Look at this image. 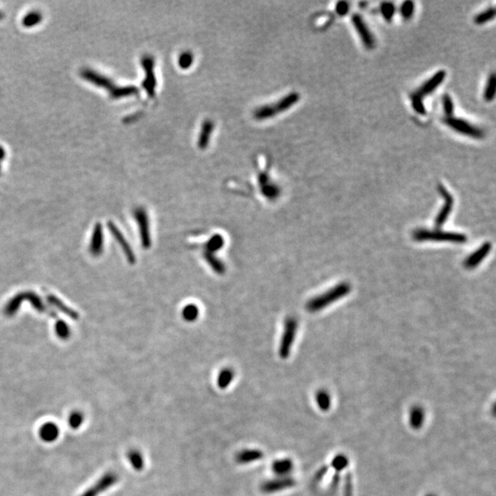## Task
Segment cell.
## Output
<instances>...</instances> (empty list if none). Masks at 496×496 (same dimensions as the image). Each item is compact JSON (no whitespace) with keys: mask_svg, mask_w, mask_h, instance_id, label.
Returning <instances> with one entry per match:
<instances>
[{"mask_svg":"<svg viewBox=\"0 0 496 496\" xmlns=\"http://www.w3.org/2000/svg\"><path fill=\"white\" fill-rule=\"evenodd\" d=\"M349 10V6L346 2H339L337 5V12H338L340 16H344L345 14L348 12Z\"/></svg>","mask_w":496,"mask_h":496,"instance_id":"cell-42","label":"cell"},{"mask_svg":"<svg viewBox=\"0 0 496 496\" xmlns=\"http://www.w3.org/2000/svg\"><path fill=\"white\" fill-rule=\"evenodd\" d=\"M203 256H204V258H205L207 263L212 267L213 271L217 273L218 275H224L225 274V271H226V267H225V264L219 258H216L214 256V254L205 251L204 252V254H203Z\"/></svg>","mask_w":496,"mask_h":496,"instance_id":"cell-22","label":"cell"},{"mask_svg":"<svg viewBox=\"0 0 496 496\" xmlns=\"http://www.w3.org/2000/svg\"><path fill=\"white\" fill-rule=\"evenodd\" d=\"M401 14L403 16V18L405 19V20H409L412 18L413 14L415 12V4L414 2L412 1H405L403 3L402 7H401Z\"/></svg>","mask_w":496,"mask_h":496,"instance_id":"cell-38","label":"cell"},{"mask_svg":"<svg viewBox=\"0 0 496 496\" xmlns=\"http://www.w3.org/2000/svg\"><path fill=\"white\" fill-rule=\"evenodd\" d=\"M496 17V8L495 7H489L488 9L484 10L482 13H479L475 17L474 21L478 25H482L490 20H494Z\"/></svg>","mask_w":496,"mask_h":496,"instance_id":"cell-35","label":"cell"},{"mask_svg":"<svg viewBox=\"0 0 496 496\" xmlns=\"http://www.w3.org/2000/svg\"><path fill=\"white\" fill-rule=\"evenodd\" d=\"M438 190H439L441 196L443 197L444 204L438 212L437 217L435 219V225L437 228L441 227L447 222V220L450 217V213L453 210V205H454V198L450 192L448 191V190L443 185L438 186Z\"/></svg>","mask_w":496,"mask_h":496,"instance_id":"cell-10","label":"cell"},{"mask_svg":"<svg viewBox=\"0 0 496 496\" xmlns=\"http://www.w3.org/2000/svg\"><path fill=\"white\" fill-rule=\"evenodd\" d=\"M295 481L291 477H278L261 484L260 490L264 494H275L279 491L291 488L295 485Z\"/></svg>","mask_w":496,"mask_h":496,"instance_id":"cell-13","label":"cell"},{"mask_svg":"<svg viewBox=\"0 0 496 496\" xmlns=\"http://www.w3.org/2000/svg\"><path fill=\"white\" fill-rule=\"evenodd\" d=\"M447 73L444 70H440L435 74L431 78L426 80L417 91L411 95L412 106L414 110L420 115H425L426 111L423 106V99L426 95L434 92L438 86L443 83Z\"/></svg>","mask_w":496,"mask_h":496,"instance_id":"cell-1","label":"cell"},{"mask_svg":"<svg viewBox=\"0 0 496 496\" xmlns=\"http://www.w3.org/2000/svg\"><path fill=\"white\" fill-rule=\"evenodd\" d=\"M442 105H443L444 113H446L447 118L448 117H453L454 113V103L453 100L450 98V95L446 94L442 98Z\"/></svg>","mask_w":496,"mask_h":496,"instance_id":"cell-37","label":"cell"},{"mask_svg":"<svg viewBox=\"0 0 496 496\" xmlns=\"http://www.w3.org/2000/svg\"><path fill=\"white\" fill-rule=\"evenodd\" d=\"M81 76L85 79L88 80L89 82L93 83L94 85L100 86V87H104V88L108 89L110 91L112 98H113V99H119L118 97L119 96V93L120 92V88L121 87L115 86L113 82H112V80L109 79L106 76H102L100 74L97 73V72H95L93 70H90V69L83 70L82 73H81Z\"/></svg>","mask_w":496,"mask_h":496,"instance_id":"cell-8","label":"cell"},{"mask_svg":"<svg viewBox=\"0 0 496 496\" xmlns=\"http://www.w3.org/2000/svg\"><path fill=\"white\" fill-rule=\"evenodd\" d=\"M119 481V476L117 473L110 471L107 472L103 476L97 481L96 483L90 486L88 489H86L80 496H98L105 492L107 490L110 489L115 485Z\"/></svg>","mask_w":496,"mask_h":496,"instance_id":"cell-9","label":"cell"},{"mask_svg":"<svg viewBox=\"0 0 496 496\" xmlns=\"http://www.w3.org/2000/svg\"><path fill=\"white\" fill-rule=\"evenodd\" d=\"M264 458V453L261 450H244L238 452L235 455V461L240 465H245L249 463L258 461L259 459Z\"/></svg>","mask_w":496,"mask_h":496,"instance_id":"cell-18","label":"cell"},{"mask_svg":"<svg viewBox=\"0 0 496 496\" xmlns=\"http://www.w3.org/2000/svg\"><path fill=\"white\" fill-rule=\"evenodd\" d=\"M2 17H3V16H2V13H1V12H0V19H1V18H2Z\"/></svg>","mask_w":496,"mask_h":496,"instance_id":"cell-43","label":"cell"},{"mask_svg":"<svg viewBox=\"0 0 496 496\" xmlns=\"http://www.w3.org/2000/svg\"><path fill=\"white\" fill-rule=\"evenodd\" d=\"M413 238L417 242L423 241H437V242H451L455 244H464L468 237L458 232L445 231L440 230H426L418 229L413 232Z\"/></svg>","mask_w":496,"mask_h":496,"instance_id":"cell-3","label":"cell"},{"mask_svg":"<svg viewBox=\"0 0 496 496\" xmlns=\"http://www.w3.org/2000/svg\"><path fill=\"white\" fill-rule=\"evenodd\" d=\"M23 302H24L23 292L18 293L7 303L5 307V313L7 316H13L14 314L20 310V305H22Z\"/></svg>","mask_w":496,"mask_h":496,"instance_id":"cell-24","label":"cell"},{"mask_svg":"<svg viewBox=\"0 0 496 496\" xmlns=\"http://www.w3.org/2000/svg\"><path fill=\"white\" fill-rule=\"evenodd\" d=\"M23 296H24V301H28L31 305H33L36 311H40V312L45 311V306L43 305L41 299L35 292H33V291L23 292Z\"/></svg>","mask_w":496,"mask_h":496,"instance_id":"cell-27","label":"cell"},{"mask_svg":"<svg viewBox=\"0 0 496 496\" xmlns=\"http://www.w3.org/2000/svg\"><path fill=\"white\" fill-rule=\"evenodd\" d=\"M293 469V462L290 458H282L274 461L272 471L278 477H287Z\"/></svg>","mask_w":496,"mask_h":496,"instance_id":"cell-19","label":"cell"},{"mask_svg":"<svg viewBox=\"0 0 496 496\" xmlns=\"http://www.w3.org/2000/svg\"></svg>","mask_w":496,"mask_h":496,"instance_id":"cell-44","label":"cell"},{"mask_svg":"<svg viewBox=\"0 0 496 496\" xmlns=\"http://www.w3.org/2000/svg\"><path fill=\"white\" fill-rule=\"evenodd\" d=\"M128 460L132 468L136 471H142L145 469V458L139 450H131L127 453Z\"/></svg>","mask_w":496,"mask_h":496,"instance_id":"cell-23","label":"cell"},{"mask_svg":"<svg viewBox=\"0 0 496 496\" xmlns=\"http://www.w3.org/2000/svg\"><path fill=\"white\" fill-rule=\"evenodd\" d=\"M395 12V7L391 3H383L382 6V13L386 20H390L392 19Z\"/></svg>","mask_w":496,"mask_h":496,"instance_id":"cell-40","label":"cell"},{"mask_svg":"<svg viewBox=\"0 0 496 496\" xmlns=\"http://www.w3.org/2000/svg\"><path fill=\"white\" fill-rule=\"evenodd\" d=\"M103 243H104V239H103L102 225L100 224H97L94 228L92 237H91V241H90V245H89V251L93 256L98 257L102 254Z\"/></svg>","mask_w":496,"mask_h":496,"instance_id":"cell-17","label":"cell"},{"mask_svg":"<svg viewBox=\"0 0 496 496\" xmlns=\"http://www.w3.org/2000/svg\"><path fill=\"white\" fill-rule=\"evenodd\" d=\"M350 291V284H348L346 282L339 283L336 287L332 288L329 291L323 293L322 295H319L317 297L311 299L306 305V309L310 312H316V311H321L324 309V307L330 305L331 304L337 302L339 299L347 295Z\"/></svg>","mask_w":496,"mask_h":496,"instance_id":"cell-2","label":"cell"},{"mask_svg":"<svg viewBox=\"0 0 496 496\" xmlns=\"http://www.w3.org/2000/svg\"><path fill=\"white\" fill-rule=\"evenodd\" d=\"M84 422H85V416L80 411H73L69 415L68 420H67L69 427H71L74 430L79 429L80 426L83 424Z\"/></svg>","mask_w":496,"mask_h":496,"instance_id":"cell-29","label":"cell"},{"mask_svg":"<svg viewBox=\"0 0 496 496\" xmlns=\"http://www.w3.org/2000/svg\"><path fill=\"white\" fill-rule=\"evenodd\" d=\"M261 190V192L262 194L264 195L266 198L269 200H274V199H277L278 196L280 195V189L278 185L274 184V183H270L268 185L264 186L262 188H260Z\"/></svg>","mask_w":496,"mask_h":496,"instance_id":"cell-32","label":"cell"},{"mask_svg":"<svg viewBox=\"0 0 496 496\" xmlns=\"http://www.w3.org/2000/svg\"><path fill=\"white\" fill-rule=\"evenodd\" d=\"M142 64L146 73V78L143 82V86L146 89V92L148 93L149 97H153L154 89L156 86V80L153 73V66H154L153 58L152 56H145L142 60Z\"/></svg>","mask_w":496,"mask_h":496,"instance_id":"cell-14","label":"cell"},{"mask_svg":"<svg viewBox=\"0 0 496 496\" xmlns=\"http://www.w3.org/2000/svg\"><path fill=\"white\" fill-rule=\"evenodd\" d=\"M424 420V412L419 406L412 408L410 412V424L414 429H419Z\"/></svg>","mask_w":496,"mask_h":496,"instance_id":"cell-26","label":"cell"},{"mask_svg":"<svg viewBox=\"0 0 496 496\" xmlns=\"http://www.w3.org/2000/svg\"><path fill=\"white\" fill-rule=\"evenodd\" d=\"M233 379H234V371L230 368L224 369L219 373L218 379H217V385H218L219 388L222 390L226 389L231 383Z\"/></svg>","mask_w":496,"mask_h":496,"instance_id":"cell-25","label":"cell"},{"mask_svg":"<svg viewBox=\"0 0 496 496\" xmlns=\"http://www.w3.org/2000/svg\"><path fill=\"white\" fill-rule=\"evenodd\" d=\"M496 77L495 74H492L487 80V84L484 89L483 97L486 101H492L496 96Z\"/></svg>","mask_w":496,"mask_h":496,"instance_id":"cell-30","label":"cell"},{"mask_svg":"<svg viewBox=\"0 0 496 496\" xmlns=\"http://www.w3.org/2000/svg\"><path fill=\"white\" fill-rule=\"evenodd\" d=\"M108 228H109L110 231L112 232L113 237L116 239V241L118 242L119 246L121 247V250L123 251V254L125 255L128 262L131 263V264H134L136 262V257L134 255V252L132 251V246L130 245V244L128 243V241L126 240L123 233L119 231V229L117 227V225H115L113 222H109L108 223Z\"/></svg>","mask_w":496,"mask_h":496,"instance_id":"cell-12","label":"cell"},{"mask_svg":"<svg viewBox=\"0 0 496 496\" xmlns=\"http://www.w3.org/2000/svg\"><path fill=\"white\" fill-rule=\"evenodd\" d=\"M133 216L139 227L140 238L144 248L148 249L152 245V237L149 228V219L144 208H137L133 212Z\"/></svg>","mask_w":496,"mask_h":496,"instance_id":"cell-7","label":"cell"},{"mask_svg":"<svg viewBox=\"0 0 496 496\" xmlns=\"http://www.w3.org/2000/svg\"><path fill=\"white\" fill-rule=\"evenodd\" d=\"M298 323L296 319L293 317H288L286 319L284 324V331L282 334V338L279 344V356L281 358H287L291 355L292 344L295 340L296 332H297Z\"/></svg>","mask_w":496,"mask_h":496,"instance_id":"cell-5","label":"cell"},{"mask_svg":"<svg viewBox=\"0 0 496 496\" xmlns=\"http://www.w3.org/2000/svg\"><path fill=\"white\" fill-rule=\"evenodd\" d=\"M299 100H300V94L299 93H291V94L287 95L283 99L278 100V102L275 104L258 108V110L254 113L255 119H259V120L269 119L275 115H278L279 113H283L285 111L289 110L294 104H296Z\"/></svg>","mask_w":496,"mask_h":496,"instance_id":"cell-4","label":"cell"},{"mask_svg":"<svg viewBox=\"0 0 496 496\" xmlns=\"http://www.w3.org/2000/svg\"><path fill=\"white\" fill-rule=\"evenodd\" d=\"M198 307L195 305H186L182 311V316L187 322H193L197 320L198 316Z\"/></svg>","mask_w":496,"mask_h":496,"instance_id":"cell-34","label":"cell"},{"mask_svg":"<svg viewBox=\"0 0 496 496\" xmlns=\"http://www.w3.org/2000/svg\"><path fill=\"white\" fill-rule=\"evenodd\" d=\"M225 245V239L221 234H214L210 240L206 243V251L214 254L215 252L222 249Z\"/></svg>","mask_w":496,"mask_h":496,"instance_id":"cell-28","label":"cell"},{"mask_svg":"<svg viewBox=\"0 0 496 496\" xmlns=\"http://www.w3.org/2000/svg\"><path fill=\"white\" fill-rule=\"evenodd\" d=\"M214 124L212 120H206L201 127V132L198 137V147L200 149H205L210 143V138L212 135Z\"/></svg>","mask_w":496,"mask_h":496,"instance_id":"cell-21","label":"cell"},{"mask_svg":"<svg viewBox=\"0 0 496 496\" xmlns=\"http://www.w3.org/2000/svg\"><path fill=\"white\" fill-rule=\"evenodd\" d=\"M54 331L56 336L62 340H67L71 336V329L65 321L59 320L54 325Z\"/></svg>","mask_w":496,"mask_h":496,"instance_id":"cell-31","label":"cell"},{"mask_svg":"<svg viewBox=\"0 0 496 496\" xmlns=\"http://www.w3.org/2000/svg\"><path fill=\"white\" fill-rule=\"evenodd\" d=\"M47 300L48 302L51 304V305H53L54 307H56L59 311H63L65 314H66L68 317L72 318L74 320H77L79 318V315L78 313L76 311L72 310L71 308H69L67 305H65L60 299L54 296V295H52V294H49L47 296Z\"/></svg>","mask_w":496,"mask_h":496,"instance_id":"cell-20","label":"cell"},{"mask_svg":"<svg viewBox=\"0 0 496 496\" xmlns=\"http://www.w3.org/2000/svg\"><path fill=\"white\" fill-rule=\"evenodd\" d=\"M333 465L336 469L338 470H342L344 469V467L347 465V459L344 456H338L334 458L333 460Z\"/></svg>","mask_w":496,"mask_h":496,"instance_id":"cell-41","label":"cell"},{"mask_svg":"<svg viewBox=\"0 0 496 496\" xmlns=\"http://www.w3.org/2000/svg\"><path fill=\"white\" fill-rule=\"evenodd\" d=\"M352 22L363 42L364 46L367 49H373L376 44L375 38L365 23L362 17L359 14H354L352 16Z\"/></svg>","mask_w":496,"mask_h":496,"instance_id":"cell-11","label":"cell"},{"mask_svg":"<svg viewBox=\"0 0 496 496\" xmlns=\"http://www.w3.org/2000/svg\"><path fill=\"white\" fill-rule=\"evenodd\" d=\"M39 437L45 443H53L60 435V430L58 425L53 422H46L42 423L39 428Z\"/></svg>","mask_w":496,"mask_h":496,"instance_id":"cell-16","label":"cell"},{"mask_svg":"<svg viewBox=\"0 0 496 496\" xmlns=\"http://www.w3.org/2000/svg\"><path fill=\"white\" fill-rule=\"evenodd\" d=\"M316 403L321 410L326 411L330 408L331 398L329 393L325 390H319L316 393Z\"/></svg>","mask_w":496,"mask_h":496,"instance_id":"cell-33","label":"cell"},{"mask_svg":"<svg viewBox=\"0 0 496 496\" xmlns=\"http://www.w3.org/2000/svg\"><path fill=\"white\" fill-rule=\"evenodd\" d=\"M445 122L452 130L465 136H469L470 138L482 139L484 136V132L482 129L478 128L477 126L472 125L465 119L455 117H448L445 119Z\"/></svg>","mask_w":496,"mask_h":496,"instance_id":"cell-6","label":"cell"},{"mask_svg":"<svg viewBox=\"0 0 496 496\" xmlns=\"http://www.w3.org/2000/svg\"><path fill=\"white\" fill-rule=\"evenodd\" d=\"M41 15L38 12H31L28 14L22 20V24L24 27H33L38 24L41 20Z\"/></svg>","mask_w":496,"mask_h":496,"instance_id":"cell-36","label":"cell"},{"mask_svg":"<svg viewBox=\"0 0 496 496\" xmlns=\"http://www.w3.org/2000/svg\"><path fill=\"white\" fill-rule=\"evenodd\" d=\"M193 54L190 52H186V53H183L179 58V67L183 68V69H187V68H190L191 66L193 63Z\"/></svg>","mask_w":496,"mask_h":496,"instance_id":"cell-39","label":"cell"},{"mask_svg":"<svg viewBox=\"0 0 496 496\" xmlns=\"http://www.w3.org/2000/svg\"><path fill=\"white\" fill-rule=\"evenodd\" d=\"M492 249V245L490 242L484 243L482 246H480L476 251L473 252L468 258H466L463 262V266L467 269H473L483 261L486 256L489 254Z\"/></svg>","mask_w":496,"mask_h":496,"instance_id":"cell-15","label":"cell"}]
</instances>
